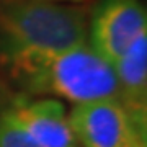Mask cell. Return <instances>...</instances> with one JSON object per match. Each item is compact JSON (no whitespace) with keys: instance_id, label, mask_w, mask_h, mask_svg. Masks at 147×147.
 I'll return each instance as SVG.
<instances>
[{"instance_id":"1","label":"cell","mask_w":147,"mask_h":147,"mask_svg":"<svg viewBox=\"0 0 147 147\" xmlns=\"http://www.w3.org/2000/svg\"><path fill=\"white\" fill-rule=\"evenodd\" d=\"M2 64L30 95H53L72 103L118 98L115 69L87 42L61 53L5 46Z\"/></svg>"},{"instance_id":"2","label":"cell","mask_w":147,"mask_h":147,"mask_svg":"<svg viewBox=\"0 0 147 147\" xmlns=\"http://www.w3.org/2000/svg\"><path fill=\"white\" fill-rule=\"evenodd\" d=\"M0 31L7 46L61 53L87 42L88 13L75 3L0 0Z\"/></svg>"},{"instance_id":"3","label":"cell","mask_w":147,"mask_h":147,"mask_svg":"<svg viewBox=\"0 0 147 147\" xmlns=\"http://www.w3.org/2000/svg\"><path fill=\"white\" fill-rule=\"evenodd\" d=\"M67 119L82 147H129L146 137V116L132 113L118 98L79 103Z\"/></svg>"},{"instance_id":"4","label":"cell","mask_w":147,"mask_h":147,"mask_svg":"<svg viewBox=\"0 0 147 147\" xmlns=\"http://www.w3.org/2000/svg\"><path fill=\"white\" fill-rule=\"evenodd\" d=\"M147 31L146 10L139 0H101L90 20L92 47L111 65Z\"/></svg>"},{"instance_id":"5","label":"cell","mask_w":147,"mask_h":147,"mask_svg":"<svg viewBox=\"0 0 147 147\" xmlns=\"http://www.w3.org/2000/svg\"><path fill=\"white\" fill-rule=\"evenodd\" d=\"M10 110L28 136L39 147H77L65 108L56 98L16 96Z\"/></svg>"},{"instance_id":"6","label":"cell","mask_w":147,"mask_h":147,"mask_svg":"<svg viewBox=\"0 0 147 147\" xmlns=\"http://www.w3.org/2000/svg\"><path fill=\"white\" fill-rule=\"evenodd\" d=\"M119 85V100L136 115L146 116L147 106V31L132 41L113 65Z\"/></svg>"},{"instance_id":"7","label":"cell","mask_w":147,"mask_h":147,"mask_svg":"<svg viewBox=\"0 0 147 147\" xmlns=\"http://www.w3.org/2000/svg\"><path fill=\"white\" fill-rule=\"evenodd\" d=\"M0 147H39L18 124L10 106L0 111Z\"/></svg>"},{"instance_id":"8","label":"cell","mask_w":147,"mask_h":147,"mask_svg":"<svg viewBox=\"0 0 147 147\" xmlns=\"http://www.w3.org/2000/svg\"><path fill=\"white\" fill-rule=\"evenodd\" d=\"M47 2H57V3H85L88 0H47Z\"/></svg>"},{"instance_id":"9","label":"cell","mask_w":147,"mask_h":147,"mask_svg":"<svg viewBox=\"0 0 147 147\" xmlns=\"http://www.w3.org/2000/svg\"><path fill=\"white\" fill-rule=\"evenodd\" d=\"M129 147H146V137H141V139L134 141Z\"/></svg>"}]
</instances>
